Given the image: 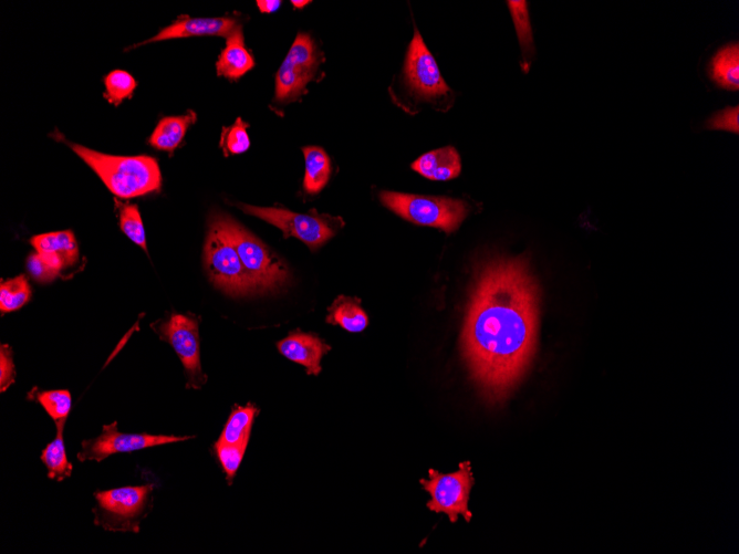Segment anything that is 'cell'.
<instances>
[{
  "label": "cell",
  "instance_id": "cell-1",
  "mask_svg": "<svg viewBox=\"0 0 739 554\" xmlns=\"http://www.w3.org/2000/svg\"><path fill=\"white\" fill-rule=\"evenodd\" d=\"M539 288L522 258H495L478 273L462 330L468 371L486 399L504 401L532 364Z\"/></svg>",
  "mask_w": 739,
  "mask_h": 554
},
{
  "label": "cell",
  "instance_id": "cell-2",
  "mask_svg": "<svg viewBox=\"0 0 739 554\" xmlns=\"http://www.w3.org/2000/svg\"><path fill=\"white\" fill-rule=\"evenodd\" d=\"M66 143L117 197L129 200L160 191V166L151 156H114L90 150L80 144Z\"/></svg>",
  "mask_w": 739,
  "mask_h": 554
},
{
  "label": "cell",
  "instance_id": "cell-3",
  "mask_svg": "<svg viewBox=\"0 0 739 554\" xmlns=\"http://www.w3.org/2000/svg\"><path fill=\"white\" fill-rule=\"evenodd\" d=\"M212 218L232 240L257 291H275L287 284L289 280L287 266L262 240L248 232L230 216L218 214Z\"/></svg>",
  "mask_w": 739,
  "mask_h": 554
},
{
  "label": "cell",
  "instance_id": "cell-4",
  "mask_svg": "<svg viewBox=\"0 0 739 554\" xmlns=\"http://www.w3.org/2000/svg\"><path fill=\"white\" fill-rule=\"evenodd\" d=\"M381 203L393 213L419 225L442 229L447 235L459 229L470 213V205L449 197H431L384 191Z\"/></svg>",
  "mask_w": 739,
  "mask_h": 554
},
{
  "label": "cell",
  "instance_id": "cell-5",
  "mask_svg": "<svg viewBox=\"0 0 739 554\" xmlns=\"http://www.w3.org/2000/svg\"><path fill=\"white\" fill-rule=\"evenodd\" d=\"M204 265L215 287L227 295L244 297L257 291L232 240L213 218L204 247Z\"/></svg>",
  "mask_w": 739,
  "mask_h": 554
},
{
  "label": "cell",
  "instance_id": "cell-6",
  "mask_svg": "<svg viewBox=\"0 0 739 554\" xmlns=\"http://www.w3.org/2000/svg\"><path fill=\"white\" fill-rule=\"evenodd\" d=\"M239 208L248 215L263 219L283 232L285 238L296 237L316 252L329 240L335 237L345 222L340 217L319 215L315 211L311 214H297L285 208L256 207L239 204Z\"/></svg>",
  "mask_w": 739,
  "mask_h": 554
},
{
  "label": "cell",
  "instance_id": "cell-7",
  "mask_svg": "<svg viewBox=\"0 0 739 554\" xmlns=\"http://www.w3.org/2000/svg\"><path fill=\"white\" fill-rule=\"evenodd\" d=\"M153 486L124 487L97 493L95 524L109 531L139 532L147 515Z\"/></svg>",
  "mask_w": 739,
  "mask_h": 554
},
{
  "label": "cell",
  "instance_id": "cell-8",
  "mask_svg": "<svg viewBox=\"0 0 739 554\" xmlns=\"http://www.w3.org/2000/svg\"><path fill=\"white\" fill-rule=\"evenodd\" d=\"M429 479H422L421 485L431 495L428 508L436 514H445L452 524L464 517L466 522L472 520L473 514L468 509L470 495L475 484L470 462L460 464L459 470L452 474H441L430 469Z\"/></svg>",
  "mask_w": 739,
  "mask_h": 554
},
{
  "label": "cell",
  "instance_id": "cell-9",
  "mask_svg": "<svg viewBox=\"0 0 739 554\" xmlns=\"http://www.w3.org/2000/svg\"><path fill=\"white\" fill-rule=\"evenodd\" d=\"M319 64L320 55L315 41L307 34H299L277 72L276 101L298 100L315 78Z\"/></svg>",
  "mask_w": 739,
  "mask_h": 554
},
{
  "label": "cell",
  "instance_id": "cell-10",
  "mask_svg": "<svg viewBox=\"0 0 739 554\" xmlns=\"http://www.w3.org/2000/svg\"><path fill=\"white\" fill-rule=\"evenodd\" d=\"M200 319L193 315L174 313L159 323L156 333L171 344L182 361L187 376V388L201 389L207 381L201 364Z\"/></svg>",
  "mask_w": 739,
  "mask_h": 554
},
{
  "label": "cell",
  "instance_id": "cell-11",
  "mask_svg": "<svg viewBox=\"0 0 739 554\" xmlns=\"http://www.w3.org/2000/svg\"><path fill=\"white\" fill-rule=\"evenodd\" d=\"M192 437H176L149 434H124L118 431V423L103 426L102 434L95 439L82 443V451L78 454L80 462L96 461L101 463L111 455L132 453L141 449L187 441Z\"/></svg>",
  "mask_w": 739,
  "mask_h": 554
},
{
  "label": "cell",
  "instance_id": "cell-12",
  "mask_svg": "<svg viewBox=\"0 0 739 554\" xmlns=\"http://www.w3.org/2000/svg\"><path fill=\"white\" fill-rule=\"evenodd\" d=\"M404 75L411 91L423 100H439L451 92L418 29L408 50Z\"/></svg>",
  "mask_w": 739,
  "mask_h": 554
},
{
  "label": "cell",
  "instance_id": "cell-13",
  "mask_svg": "<svg viewBox=\"0 0 739 554\" xmlns=\"http://www.w3.org/2000/svg\"><path fill=\"white\" fill-rule=\"evenodd\" d=\"M241 25L233 18H189L182 17L173 24L165 27L151 39L143 41L131 49L138 48L159 41L189 38L197 36H231Z\"/></svg>",
  "mask_w": 739,
  "mask_h": 554
},
{
  "label": "cell",
  "instance_id": "cell-14",
  "mask_svg": "<svg viewBox=\"0 0 739 554\" xmlns=\"http://www.w3.org/2000/svg\"><path fill=\"white\" fill-rule=\"evenodd\" d=\"M278 351L285 358L306 368L308 375H319L321 360L331 350V347L314 333H304L300 330L291 332L289 336L278 342Z\"/></svg>",
  "mask_w": 739,
  "mask_h": 554
},
{
  "label": "cell",
  "instance_id": "cell-15",
  "mask_svg": "<svg viewBox=\"0 0 739 554\" xmlns=\"http://www.w3.org/2000/svg\"><path fill=\"white\" fill-rule=\"evenodd\" d=\"M30 243L59 274L62 269L74 266L79 259L78 243L70 231L38 235L31 238Z\"/></svg>",
  "mask_w": 739,
  "mask_h": 554
},
{
  "label": "cell",
  "instance_id": "cell-16",
  "mask_svg": "<svg viewBox=\"0 0 739 554\" xmlns=\"http://www.w3.org/2000/svg\"><path fill=\"white\" fill-rule=\"evenodd\" d=\"M412 169L431 181L454 180L462 171L461 156L453 146H446L422 155L412 164Z\"/></svg>",
  "mask_w": 739,
  "mask_h": 554
},
{
  "label": "cell",
  "instance_id": "cell-17",
  "mask_svg": "<svg viewBox=\"0 0 739 554\" xmlns=\"http://www.w3.org/2000/svg\"><path fill=\"white\" fill-rule=\"evenodd\" d=\"M254 67L255 60L245 46L242 26H239L227 37L226 47L217 60V76L238 80Z\"/></svg>",
  "mask_w": 739,
  "mask_h": 554
},
{
  "label": "cell",
  "instance_id": "cell-18",
  "mask_svg": "<svg viewBox=\"0 0 739 554\" xmlns=\"http://www.w3.org/2000/svg\"><path fill=\"white\" fill-rule=\"evenodd\" d=\"M709 77L717 88L739 91V44H727L715 52L707 67Z\"/></svg>",
  "mask_w": 739,
  "mask_h": 554
},
{
  "label": "cell",
  "instance_id": "cell-19",
  "mask_svg": "<svg viewBox=\"0 0 739 554\" xmlns=\"http://www.w3.org/2000/svg\"><path fill=\"white\" fill-rule=\"evenodd\" d=\"M197 120L196 113L189 111L185 116L163 118L151 135L149 143L155 150L169 152L170 155L182 144L187 130Z\"/></svg>",
  "mask_w": 739,
  "mask_h": 554
},
{
  "label": "cell",
  "instance_id": "cell-20",
  "mask_svg": "<svg viewBox=\"0 0 739 554\" xmlns=\"http://www.w3.org/2000/svg\"><path fill=\"white\" fill-rule=\"evenodd\" d=\"M327 322L351 333H359L369 326V318L359 298L338 297L328 309Z\"/></svg>",
  "mask_w": 739,
  "mask_h": 554
},
{
  "label": "cell",
  "instance_id": "cell-21",
  "mask_svg": "<svg viewBox=\"0 0 739 554\" xmlns=\"http://www.w3.org/2000/svg\"><path fill=\"white\" fill-rule=\"evenodd\" d=\"M507 4L510 15H512L514 20L520 49H522V62H520V65H522L524 72L527 73L530 67H532L536 55L528 3L525 0H512V2H507Z\"/></svg>",
  "mask_w": 739,
  "mask_h": 554
},
{
  "label": "cell",
  "instance_id": "cell-22",
  "mask_svg": "<svg viewBox=\"0 0 739 554\" xmlns=\"http://www.w3.org/2000/svg\"><path fill=\"white\" fill-rule=\"evenodd\" d=\"M306 161L304 188L307 194H319L327 186L332 172L328 154L317 146L303 149Z\"/></svg>",
  "mask_w": 739,
  "mask_h": 554
},
{
  "label": "cell",
  "instance_id": "cell-23",
  "mask_svg": "<svg viewBox=\"0 0 739 554\" xmlns=\"http://www.w3.org/2000/svg\"><path fill=\"white\" fill-rule=\"evenodd\" d=\"M258 414L256 406H236L218 439V443L228 445L247 444L251 436L255 417Z\"/></svg>",
  "mask_w": 739,
  "mask_h": 554
},
{
  "label": "cell",
  "instance_id": "cell-24",
  "mask_svg": "<svg viewBox=\"0 0 739 554\" xmlns=\"http://www.w3.org/2000/svg\"><path fill=\"white\" fill-rule=\"evenodd\" d=\"M57 426V437L54 442L44 449L43 454H41V461L46 465L50 479L64 482L72 474V465L68 461L64 443L65 421L57 423Z\"/></svg>",
  "mask_w": 739,
  "mask_h": 554
},
{
  "label": "cell",
  "instance_id": "cell-25",
  "mask_svg": "<svg viewBox=\"0 0 739 554\" xmlns=\"http://www.w3.org/2000/svg\"><path fill=\"white\" fill-rule=\"evenodd\" d=\"M33 296V291L25 276H19L2 282L0 286V311L13 312L23 308Z\"/></svg>",
  "mask_w": 739,
  "mask_h": 554
},
{
  "label": "cell",
  "instance_id": "cell-26",
  "mask_svg": "<svg viewBox=\"0 0 739 554\" xmlns=\"http://www.w3.org/2000/svg\"><path fill=\"white\" fill-rule=\"evenodd\" d=\"M29 397L43 406L52 420H55L57 423L67 420L72 406V397L69 391L39 392L35 389L33 392H30Z\"/></svg>",
  "mask_w": 739,
  "mask_h": 554
},
{
  "label": "cell",
  "instance_id": "cell-27",
  "mask_svg": "<svg viewBox=\"0 0 739 554\" xmlns=\"http://www.w3.org/2000/svg\"><path fill=\"white\" fill-rule=\"evenodd\" d=\"M121 231L131 242L148 253L147 237H145L142 217L137 205L117 202Z\"/></svg>",
  "mask_w": 739,
  "mask_h": 554
},
{
  "label": "cell",
  "instance_id": "cell-28",
  "mask_svg": "<svg viewBox=\"0 0 739 554\" xmlns=\"http://www.w3.org/2000/svg\"><path fill=\"white\" fill-rule=\"evenodd\" d=\"M104 86H106L104 98L113 106H119L124 100L132 97L138 85L129 72L114 70L104 80Z\"/></svg>",
  "mask_w": 739,
  "mask_h": 554
},
{
  "label": "cell",
  "instance_id": "cell-29",
  "mask_svg": "<svg viewBox=\"0 0 739 554\" xmlns=\"http://www.w3.org/2000/svg\"><path fill=\"white\" fill-rule=\"evenodd\" d=\"M247 127L248 124L238 118L231 127L224 128L220 146L226 156L242 154L251 148Z\"/></svg>",
  "mask_w": 739,
  "mask_h": 554
},
{
  "label": "cell",
  "instance_id": "cell-30",
  "mask_svg": "<svg viewBox=\"0 0 739 554\" xmlns=\"http://www.w3.org/2000/svg\"><path fill=\"white\" fill-rule=\"evenodd\" d=\"M246 449L247 444L228 445L217 442L215 445L217 457L220 459L221 465L230 484H232L237 470L243 462Z\"/></svg>",
  "mask_w": 739,
  "mask_h": 554
},
{
  "label": "cell",
  "instance_id": "cell-31",
  "mask_svg": "<svg viewBox=\"0 0 739 554\" xmlns=\"http://www.w3.org/2000/svg\"><path fill=\"white\" fill-rule=\"evenodd\" d=\"M704 128L712 131H725L739 134V107H726L720 111L714 112L712 116L705 121Z\"/></svg>",
  "mask_w": 739,
  "mask_h": 554
},
{
  "label": "cell",
  "instance_id": "cell-32",
  "mask_svg": "<svg viewBox=\"0 0 739 554\" xmlns=\"http://www.w3.org/2000/svg\"><path fill=\"white\" fill-rule=\"evenodd\" d=\"M27 267L31 277L38 282L54 281L59 276L58 271L51 268L38 253L28 257Z\"/></svg>",
  "mask_w": 739,
  "mask_h": 554
},
{
  "label": "cell",
  "instance_id": "cell-33",
  "mask_svg": "<svg viewBox=\"0 0 739 554\" xmlns=\"http://www.w3.org/2000/svg\"><path fill=\"white\" fill-rule=\"evenodd\" d=\"M16 381V369L13 351L8 346L0 350V390L4 393Z\"/></svg>",
  "mask_w": 739,
  "mask_h": 554
},
{
  "label": "cell",
  "instance_id": "cell-34",
  "mask_svg": "<svg viewBox=\"0 0 739 554\" xmlns=\"http://www.w3.org/2000/svg\"><path fill=\"white\" fill-rule=\"evenodd\" d=\"M281 4L283 3L279 2V0H257V6L263 14H273L277 12Z\"/></svg>",
  "mask_w": 739,
  "mask_h": 554
},
{
  "label": "cell",
  "instance_id": "cell-35",
  "mask_svg": "<svg viewBox=\"0 0 739 554\" xmlns=\"http://www.w3.org/2000/svg\"><path fill=\"white\" fill-rule=\"evenodd\" d=\"M291 4H293L294 7H296V8H303V7L307 6L308 4H310V2H307V0H300V2H299V0H293V2H291Z\"/></svg>",
  "mask_w": 739,
  "mask_h": 554
}]
</instances>
